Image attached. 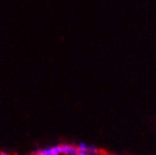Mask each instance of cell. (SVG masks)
Wrapping results in <instances>:
<instances>
[{
    "mask_svg": "<svg viewBox=\"0 0 156 155\" xmlns=\"http://www.w3.org/2000/svg\"><path fill=\"white\" fill-rule=\"evenodd\" d=\"M78 155H108V154H105L103 151H98V152H91V153H85V152H79Z\"/></svg>",
    "mask_w": 156,
    "mask_h": 155,
    "instance_id": "cell-4",
    "label": "cell"
},
{
    "mask_svg": "<svg viewBox=\"0 0 156 155\" xmlns=\"http://www.w3.org/2000/svg\"><path fill=\"white\" fill-rule=\"evenodd\" d=\"M59 150L61 155H78V148L75 145L69 143H62L59 144Z\"/></svg>",
    "mask_w": 156,
    "mask_h": 155,
    "instance_id": "cell-1",
    "label": "cell"
},
{
    "mask_svg": "<svg viewBox=\"0 0 156 155\" xmlns=\"http://www.w3.org/2000/svg\"><path fill=\"white\" fill-rule=\"evenodd\" d=\"M78 148V151L79 152H85V153H91V152H98L100 151L97 148L88 145V144L85 143V142H81L77 145Z\"/></svg>",
    "mask_w": 156,
    "mask_h": 155,
    "instance_id": "cell-3",
    "label": "cell"
},
{
    "mask_svg": "<svg viewBox=\"0 0 156 155\" xmlns=\"http://www.w3.org/2000/svg\"><path fill=\"white\" fill-rule=\"evenodd\" d=\"M0 155H9V154L5 151H0Z\"/></svg>",
    "mask_w": 156,
    "mask_h": 155,
    "instance_id": "cell-5",
    "label": "cell"
},
{
    "mask_svg": "<svg viewBox=\"0 0 156 155\" xmlns=\"http://www.w3.org/2000/svg\"><path fill=\"white\" fill-rule=\"evenodd\" d=\"M35 155H61L59 146H54L42 150H38L35 153Z\"/></svg>",
    "mask_w": 156,
    "mask_h": 155,
    "instance_id": "cell-2",
    "label": "cell"
}]
</instances>
